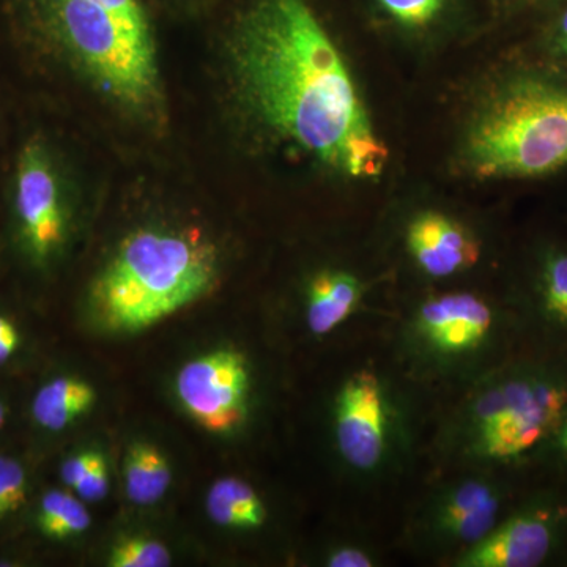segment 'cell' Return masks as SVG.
I'll return each instance as SVG.
<instances>
[{"instance_id": "1", "label": "cell", "mask_w": 567, "mask_h": 567, "mask_svg": "<svg viewBox=\"0 0 567 567\" xmlns=\"http://www.w3.org/2000/svg\"><path fill=\"white\" fill-rule=\"evenodd\" d=\"M235 66L270 128L353 178H377L390 152L341 52L305 0H256L238 25Z\"/></svg>"}, {"instance_id": "2", "label": "cell", "mask_w": 567, "mask_h": 567, "mask_svg": "<svg viewBox=\"0 0 567 567\" xmlns=\"http://www.w3.org/2000/svg\"><path fill=\"white\" fill-rule=\"evenodd\" d=\"M567 409V358L524 346L477 377L447 425L451 451L492 472H532Z\"/></svg>"}, {"instance_id": "3", "label": "cell", "mask_w": 567, "mask_h": 567, "mask_svg": "<svg viewBox=\"0 0 567 567\" xmlns=\"http://www.w3.org/2000/svg\"><path fill=\"white\" fill-rule=\"evenodd\" d=\"M216 276L215 246L199 234L137 230L93 282V322L107 333H141L200 300Z\"/></svg>"}, {"instance_id": "4", "label": "cell", "mask_w": 567, "mask_h": 567, "mask_svg": "<svg viewBox=\"0 0 567 567\" xmlns=\"http://www.w3.org/2000/svg\"><path fill=\"white\" fill-rule=\"evenodd\" d=\"M466 169L483 181L535 178L567 167V84L543 76L507 82L466 134Z\"/></svg>"}, {"instance_id": "5", "label": "cell", "mask_w": 567, "mask_h": 567, "mask_svg": "<svg viewBox=\"0 0 567 567\" xmlns=\"http://www.w3.org/2000/svg\"><path fill=\"white\" fill-rule=\"evenodd\" d=\"M33 31L66 48L122 103L136 110L158 95L148 25L100 0H14Z\"/></svg>"}, {"instance_id": "6", "label": "cell", "mask_w": 567, "mask_h": 567, "mask_svg": "<svg viewBox=\"0 0 567 567\" xmlns=\"http://www.w3.org/2000/svg\"><path fill=\"white\" fill-rule=\"evenodd\" d=\"M399 339L410 365L435 379L488 371L525 346L509 305L466 290L421 300L402 322Z\"/></svg>"}, {"instance_id": "7", "label": "cell", "mask_w": 567, "mask_h": 567, "mask_svg": "<svg viewBox=\"0 0 567 567\" xmlns=\"http://www.w3.org/2000/svg\"><path fill=\"white\" fill-rule=\"evenodd\" d=\"M535 483L529 472L480 470L457 477L427 499L415 535L429 550L457 557L486 537Z\"/></svg>"}, {"instance_id": "8", "label": "cell", "mask_w": 567, "mask_h": 567, "mask_svg": "<svg viewBox=\"0 0 567 567\" xmlns=\"http://www.w3.org/2000/svg\"><path fill=\"white\" fill-rule=\"evenodd\" d=\"M567 565V491L535 483L475 546L453 558L456 567Z\"/></svg>"}, {"instance_id": "9", "label": "cell", "mask_w": 567, "mask_h": 567, "mask_svg": "<svg viewBox=\"0 0 567 567\" xmlns=\"http://www.w3.org/2000/svg\"><path fill=\"white\" fill-rule=\"evenodd\" d=\"M11 215L18 249L35 270H48L69 235V208L58 163L47 141L29 137L14 163Z\"/></svg>"}, {"instance_id": "10", "label": "cell", "mask_w": 567, "mask_h": 567, "mask_svg": "<svg viewBox=\"0 0 567 567\" xmlns=\"http://www.w3.org/2000/svg\"><path fill=\"white\" fill-rule=\"evenodd\" d=\"M388 383L372 369H358L333 402V439L339 457L354 473L374 475L391 461L399 416Z\"/></svg>"}, {"instance_id": "11", "label": "cell", "mask_w": 567, "mask_h": 567, "mask_svg": "<svg viewBox=\"0 0 567 567\" xmlns=\"http://www.w3.org/2000/svg\"><path fill=\"white\" fill-rule=\"evenodd\" d=\"M175 393L185 412L204 431L234 434L248 420L251 365L240 350H213L182 365L175 379Z\"/></svg>"}, {"instance_id": "12", "label": "cell", "mask_w": 567, "mask_h": 567, "mask_svg": "<svg viewBox=\"0 0 567 567\" xmlns=\"http://www.w3.org/2000/svg\"><path fill=\"white\" fill-rule=\"evenodd\" d=\"M507 305L525 346L567 358V245L543 241L532 254L524 282Z\"/></svg>"}, {"instance_id": "13", "label": "cell", "mask_w": 567, "mask_h": 567, "mask_svg": "<svg viewBox=\"0 0 567 567\" xmlns=\"http://www.w3.org/2000/svg\"><path fill=\"white\" fill-rule=\"evenodd\" d=\"M405 248L421 274L447 279L473 270L481 260L476 235L442 212H421L405 229Z\"/></svg>"}, {"instance_id": "14", "label": "cell", "mask_w": 567, "mask_h": 567, "mask_svg": "<svg viewBox=\"0 0 567 567\" xmlns=\"http://www.w3.org/2000/svg\"><path fill=\"white\" fill-rule=\"evenodd\" d=\"M364 284L344 270L319 271L306 287L305 323L316 338L333 334L360 311Z\"/></svg>"}, {"instance_id": "15", "label": "cell", "mask_w": 567, "mask_h": 567, "mask_svg": "<svg viewBox=\"0 0 567 567\" xmlns=\"http://www.w3.org/2000/svg\"><path fill=\"white\" fill-rule=\"evenodd\" d=\"M96 391L91 383L78 377H52L37 388L31 399V420L48 434H59L91 412Z\"/></svg>"}, {"instance_id": "16", "label": "cell", "mask_w": 567, "mask_h": 567, "mask_svg": "<svg viewBox=\"0 0 567 567\" xmlns=\"http://www.w3.org/2000/svg\"><path fill=\"white\" fill-rule=\"evenodd\" d=\"M208 517L218 527L256 532L268 522V507L252 484L240 477H221L208 488Z\"/></svg>"}, {"instance_id": "17", "label": "cell", "mask_w": 567, "mask_h": 567, "mask_svg": "<svg viewBox=\"0 0 567 567\" xmlns=\"http://www.w3.org/2000/svg\"><path fill=\"white\" fill-rule=\"evenodd\" d=\"M123 483L133 505H156L173 484V468L158 447L134 442L123 457Z\"/></svg>"}, {"instance_id": "18", "label": "cell", "mask_w": 567, "mask_h": 567, "mask_svg": "<svg viewBox=\"0 0 567 567\" xmlns=\"http://www.w3.org/2000/svg\"><path fill=\"white\" fill-rule=\"evenodd\" d=\"M33 524L44 539L66 540L87 532L92 517L80 496L62 488H50L37 503Z\"/></svg>"}, {"instance_id": "19", "label": "cell", "mask_w": 567, "mask_h": 567, "mask_svg": "<svg viewBox=\"0 0 567 567\" xmlns=\"http://www.w3.org/2000/svg\"><path fill=\"white\" fill-rule=\"evenodd\" d=\"M31 476L20 457L0 453V525L17 517L29 505Z\"/></svg>"}, {"instance_id": "20", "label": "cell", "mask_w": 567, "mask_h": 567, "mask_svg": "<svg viewBox=\"0 0 567 567\" xmlns=\"http://www.w3.org/2000/svg\"><path fill=\"white\" fill-rule=\"evenodd\" d=\"M536 483L550 484L567 491V409L554 434L532 464Z\"/></svg>"}, {"instance_id": "21", "label": "cell", "mask_w": 567, "mask_h": 567, "mask_svg": "<svg viewBox=\"0 0 567 567\" xmlns=\"http://www.w3.org/2000/svg\"><path fill=\"white\" fill-rule=\"evenodd\" d=\"M173 563L169 548L145 536L123 537L111 548L107 565L112 567H166Z\"/></svg>"}, {"instance_id": "22", "label": "cell", "mask_w": 567, "mask_h": 567, "mask_svg": "<svg viewBox=\"0 0 567 567\" xmlns=\"http://www.w3.org/2000/svg\"><path fill=\"white\" fill-rule=\"evenodd\" d=\"M393 20L413 29L427 28L439 18L445 0H379Z\"/></svg>"}, {"instance_id": "23", "label": "cell", "mask_w": 567, "mask_h": 567, "mask_svg": "<svg viewBox=\"0 0 567 567\" xmlns=\"http://www.w3.org/2000/svg\"><path fill=\"white\" fill-rule=\"evenodd\" d=\"M328 567H374L379 565L372 548L360 543H341L328 548L323 557Z\"/></svg>"}, {"instance_id": "24", "label": "cell", "mask_w": 567, "mask_h": 567, "mask_svg": "<svg viewBox=\"0 0 567 567\" xmlns=\"http://www.w3.org/2000/svg\"><path fill=\"white\" fill-rule=\"evenodd\" d=\"M74 494L85 502H100L110 492V470L103 456L89 470L87 475L73 487Z\"/></svg>"}, {"instance_id": "25", "label": "cell", "mask_w": 567, "mask_h": 567, "mask_svg": "<svg viewBox=\"0 0 567 567\" xmlns=\"http://www.w3.org/2000/svg\"><path fill=\"white\" fill-rule=\"evenodd\" d=\"M24 347V334L13 317L0 311V368L17 360Z\"/></svg>"}, {"instance_id": "26", "label": "cell", "mask_w": 567, "mask_h": 567, "mask_svg": "<svg viewBox=\"0 0 567 567\" xmlns=\"http://www.w3.org/2000/svg\"><path fill=\"white\" fill-rule=\"evenodd\" d=\"M99 451H80V453L71 454L61 465V480L66 487L73 488L78 483L87 475L89 470L96 464L100 457Z\"/></svg>"}, {"instance_id": "27", "label": "cell", "mask_w": 567, "mask_h": 567, "mask_svg": "<svg viewBox=\"0 0 567 567\" xmlns=\"http://www.w3.org/2000/svg\"><path fill=\"white\" fill-rule=\"evenodd\" d=\"M550 48L557 58L567 61V9L563 11L557 25H555L554 33H551Z\"/></svg>"}, {"instance_id": "28", "label": "cell", "mask_w": 567, "mask_h": 567, "mask_svg": "<svg viewBox=\"0 0 567 567\" xmlns=\"http://www.w3.org/2000/svg\"><path fill=\"white\" fill-rule=\"evenodd\" d=\"M10 406L7 404L6 399L0 395V434L6 431L7 424H9Z\"/></svg>"}]
</instances>
